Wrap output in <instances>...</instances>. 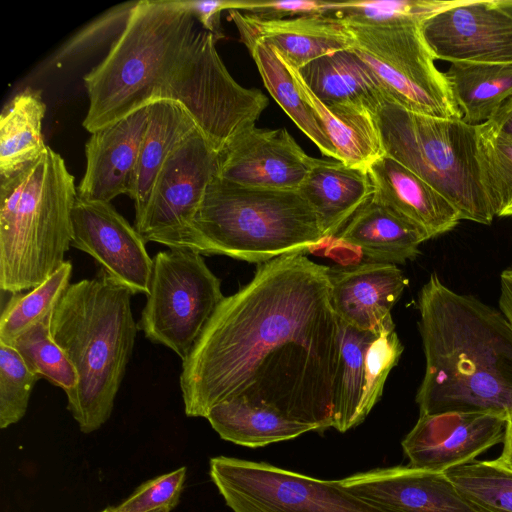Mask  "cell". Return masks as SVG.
<instances>
[{
	"label": "cell",
	"mask_w": 512,
	"mask_h": 512,
	"mask_svg": "<svg viewBox=\"0 0 512 512\" xmlns=\"http://www.w3.org/2000/svg\"><path fill=\"white\" fill-rule=\"evenodd\" d=\"M205 418L223 440L250 448L264 447L316 431L311 425L242 399L217 404Z\"/></svg>",
	"instance_id": "4316f807"
},
{
	"label": "cell",
	"mask_w": 512,
	"mask_h": 512,
	"mask_svg": "<svg viewBox=\"0 0 512 512\" xmlns=\"http://www.w3.org/2000/svg\"><path fill=\"white\" fill-rule=\"evenodd\" d=\"M170 511L171 510L164 508V509H159V510H155V511H152V512H170Z\"/></svg>",
	"instance_id": "7dc6e473"
},
{
	"label": "cell",
	"mask_w": 512,
	"mask_h": 512,
	"mask_svg": "<svg viewBox=\"0 0 512 512\" xmlns=\"http://www.w3.org/2000/svg\"><path fill=\"white\" fill-rule=\"evenodd\" d=\"M186 471L183 466L149 479L119 505L108 507L110 512H152L164 508L172 510L183 491Z\"/></svg>",
	"instance_id": "ab89813d"
},
{
	"label": "cell",
	"mask_w": 512,
	"mask_h": 512,
	"mask_svg": "<svg viewBox=\"0 0 512 512\" xmlns=\"http://www.w3.org/2000/svg\"><path fill=\"white\" fill-rule=\"evenodd\" d=\"M436 59L512 63V15L495 0L458 2L421 24Z\"/></svg>",
	"instance_id": "5bb4252c"
},
{
	"label": "cell",
	"mask_w": 512,
	"mask_h": 512,
	"mask_svg": "<svg viewBox=\"0 0 512 512\" xmlns=\"http://www.w3.org/2000/svg\"><path fill=\"white\" fill-rule=\"evenodd\" d=\"M372 199L421 229L429 239L454 229L461 220L454 206L407 167L384 154L369 167Z\"/></svg>",
	"instance_id": "44dd1931"
},
{
	"label": "cell",
	"mask_w": 512,
	"mask_h": 512,
	"mask_svg": "<svg viewBox=\"0 0 512 512\" xmlns=\"http://www.w3.org/2000/svg\"><path fill=\"white\" fill-rule=\"evenodd\" d=\"M506 423L502 416L477 412L419 415L401 444L408 466L446 472L502 442Z\"/></svg>",
	"instance_id": "9a60e30c"
},
{
	"label": "cell",
	"mask_w": 512,
	"mask_h": 512,
	"mask_svg": "<svg viewBox=\"0 0 512 512\" xmlns=\"http://www.w3.org/2000/svg\"><path fill=\"white\" fill-rule=\"evenodd\" d=\"M489 122L500 133L512 137V96L498 109Z\"/></svg>",
	"instance_id": "ee69618b"
},
{
	"label": "cell",
	"mask_w": 512,
	"mask_h": 512,
	"mask_svg": "<svg viewBox=\"0 0 512 512\" xmlns=\"http://www.w3.org/2000/svg\"><path fill=\"white\" fill-rule=\"evenodd\" d=\"M346 25L353 39L350 50L372 71L390 101L414 113L462 119L421 25Z\"/></svg>",
	"instance_id": "30bf717a"
},
{
	"label": "cell",
	"mask_w": 512,
	"mask_h": 512,
	"mask_svg": "<svg viewBox=\"0 0 512 512\" xmlns=\"http://www.w3.org/2000/svg\"><path fill=\"white\" fill-rule=\"evenodd\" d=\"M46 105L41 92L27 88L4 107L0 118V179L37 160L47 149L42 135Z\"/></svg>",
	"instance_id": "f1b7e54d"
},
{
	"label": "cell",
	"mask_w": 512,
	"mask_h": 512,
	"mask_svg": "<svg viewBox=\"0 0 512 512\" xmlns=\"http://www.w3.org/2000/svg\"><path fill=\"white\" fill-rule=\"evenodd\" d=\"M195 22L179 0H138L106 57L83 78V127L93 133L159 101Z\"/></svg>",
	"instance_id": "5b68a950"
},
{
	"label": "cell",
	"mask_w": 512,
	"mask_h": 512,
	"mask_svg": "<svg viewBox=\"0 0 512 512\" xmlns=\"http://www.w3.org/2000/svg\"><path fill=\"white\" fill-rule=\"evenodd\" d=\"M219 166L220 152L198 127L178 143L158 174L142 217L134 222L146 242L188 248L194 218Z\"/></svg>",
	"instance_id": "7c38bea8"
},
{
	"label": "cell",
	"mask_w": 512,
	"mask_h": 512,
	"mask_svg": "<svg viewBox=\"0 0 512 512\" xmlns=\"http://www.w3.org/2000/svg\"><path fill=\"white\" fill-rule=\"evenodd\" d=\"M288 68L301 95L313 109L334 146L338 161L348 166L368 169L384 155L374 113L352 104L323 103L309 89L298 70Z\"/></svg>",
	"instance_id": "cb8c5ba5"
},
{
	"label": "cell",
	"mask_w": 512,
	"mask_h": 512,
	"mask_svg": "<svg viewBox=\"0 0 512 512\" xmlns=\"http://www.w3.org/2000/svg\"><path fill=\"white\" fill-rule=\"evenodd\" d=\"M418 310L425 356L419 415L477 412L512 420V327L500 309L432 273Z\"/></svg>",
	"instance_id": "7a4b0ae2"
},
{
	"label": "cell",
	"mask_w": 512,
	"mask_h": 512,
	"mask_svg": "<svg viewBox=\"0 0 512 512\" xmlns=\"http://www.w3.org/2000/svg\"><path fill=\"white\" fill-rule=\"evenodd\" d=\"M34 373L17 350L0 343V427L18 423L26 414L35 383Z\"/></svg>",
	"instance_id": "8d00e7d4"
},
{
	"label": "cell",
	"mask_w": 512,
	"mask_h": 512,
	"mask_svg": "<svg viewBox=\"0 0 512 512\" xmlns=\"http://www.w3.org/2000/svg\"><path fill=\"white\" fill-rule=\"evenodd\" d=\"M502 443V452L494 462L505 469L512 471V420L510 419L507 420Z\"/></svg>",
	"instance_id": "f6af8a7d"
},
{
	"label": "cell",
	"mask_w": 512,
	"mask_h": 512,
	"mask_svg": "<svg viewBox=\"0 0 512 512\" xmlns=\"http://www.w3.org/2000/svg\"><path fill=\"white\" fill-rule=\"evenodd\" d=\"M314 160L285 128L253 126L220 151L218 177L248 187L298 190Z\"/></svg>",
	"instance_id": "2e32d148"
},
{
	"label": "cell",
	"mask_w": 512,
	"mask_h": 512,
	"mask_svg": "<svg viewBox=\"0 0 512 512\" xmlns=\"http://www.w3.org/2000/svg\"><path fill=\"white\" fill-rule=\"evenodd\" d=\"M224 297L220 279L201 253L189 248L158 252L138 329L184 361Z\"/></svg>",
	"instance_id": "9c48e42d"
},
{
	"label": "cell",
	"mask_w": 512,
	"mask_h": 512,
	"mask_svg": "<svg viewBox=\"0 0 512 512\" xmlns=\"http://www.w3.org/2000/svg\"><path fill=\"white\" fill-rule=\"evenodd\" d=\"M298 191L318 215L326 241L372 198L374 186L368 169L315 158Z\"/></svg>",
	"instance_id": "603a6c76"
},
{
	"label": "cell",
	"mask_w": 512,
	"mask_h": 512,
	"mask_svg": "<svg viewBox=\"0 0 512 512\" xmlns=\"http://www.w3.org/2000/svg\"><path fill=\"white\" fill-rule=\"evenodd\" d=\"M240 40L258 39L273 47L283 61L299 70L322 56L351 49L353 39L345 22L334 15H303L261 19L231 10Z\"/></svg>",
	"instance_id": "d6986e66"
},
{
	"label": "cell",
	"mask_w": 512,
	"mask_h": 512,
	"mask_svg": "<svg viewBox=\"0 0 512 512\" xmlns=\"http://www.w3.org/2000/svg\"><path fill=\"white\" fill-rule=\"evenodd\" d=\"M444 75L461 120L469 125L492 119L512 96V63L455 61Z\"/></svg>",
	"instance_id": "83f0119b"
},
{
	"label": "cell",
	"mask_w": 512,
	"mask_h": 512,
	"mask_svg": "<svg viewBox=\"0 0 512 512\" xmlns=\"http://www.w3.org/2000/svg\"><path fill=\"white\" fill-rule=\"evenodd\" d=\"M72 264L65 261L38 286L12 294L0 317V343L11 345L38 322L49 317L70 285Z\"/></svg>",
	"instance_id": "1f68e13d"
},
{
	"label": "cell",
	"mask_w": 512,
	"mask_h": 512,
	"mask_svg": "<svg viewBox=\"0 0 512 512\" xmlns=\"http://www.w3.org/2000/svg\"><path fill=\"white\" fill-rule=\"evenodd\" d=\"M338 3L321 0H236L235 10L261 19H285L288 16L332 15Z\"/></svg>",
	"instance_id": "60d3db41"
},
{
	"label": "cell",
	"mask_w": 512,
	"mask_h": 512,
	"mask_svg": "<svg viewBox=\"0 0 512 512\" xmlns=\"http://www.w3.org/2000/svg\"><path fill=\"white\" fill-rule=\"evenodd\" d=\"M341 364L335 399L333 428L344 433L358 426V411L365 383V359L372 341L378 336L355 329L341 321Z\"/></svg>",
	"instance_id": "4dcf8cb0"
},
{
	"label": "cell",
	"mask_w": 512,
	"mask_h": 512,
	"mask_svg": "<svg viewBox=\"0 0 512 512\" xmlns=\"http://www.w3.org/2000/svg\"><path fill=\"white\" fill-rule=\"evenodd\" d=\"M495 2L501 9L512 15V0H495Z\"/></svg>",
	"instance_id": "bcb514c9"
},
{
	"label": "cell",
	"mask_w": 512,
	"mask_h": 512,
	"mask_svg": "<svg viewBox=\"0 0 512 512\" xmlns=\"http://www.w3.org/2000/svg\"><path fill=\"white\" fill-rule=\"evenodd\" d=\"M76 198L74 176L49 146L37 160L0 179L2 291H28L65 262Z\"/></svg>",
	"instance_id": "277c9868"
},
{
	"label": "cell",
	"mask_w": 512,
	"mask_h": 512,
	"mask_svg": "<svg viewBox=\"0 0 512 512\" xmlns=\"http://www.w3.org/2000/svg\"><path fill=\"white\" fill-rule=\"evenodd\" d=\"M404 348L395 328L383 330L370 344L365 359V383L358 411L361 424L380 399L386 379Z\"/></svg>",
	"instance_id": "74e56055"
},
{
	"label": "cell",
	"mask_w": 512,
	"mask_h": 512,
	"mask_svg": "<svg viewBox=\"0 0 512 512\" xmlns=\"http://www.w3.org/2000/svg\"><path fill=\"white\" fill-rule=\"evenodd\" d=\"M458 490L485 512H512V471L474 460L444 472Z\"/></svg>",
	"instance_id": "e575fe53"
},
{
	"label": "cell",
	"mask_w": 512,
	"mask_h": 512,
	"mask_svg": "<svg viewBox=\"0 0 512 512\" xmlns=\"http://www.w3.org/2000/svg\"><path fill=\"white\" fill-rule=\"evenodd\" d=\"M148 115L149 106L91 133L85 144V172L77 187L79 198L111 203L128 195Z\"/></svg>",
	"instance_id": "ffe728a7"
},
{
	"label": "cell",
	"mask_w": 512,
	"mask_h": 512,
	"mask_svg": "<svg viewBox=\"0 0 512 512\" xmlns=\"http://www.w3.org/2000/svg\"><path fill=\"white\" fill-rule=\"evenodd\" d=\"M132 292L103 270L67 288L50 316V331L76 369L67 409L81 432L110 418L137 336Z\"/></svg>",
	"instance_id": "3957f363"
},
{
	"label": "cell",
	"mask_w": 512,
	"mask_h": 512,
	"mask_svg": "<svg viewBox=\"0 0 512 512\" xmlns=\"http://www.w3.org/2000/svg\"><path fill=\"white\" fill-rule=\"evenodd\" d=\"M298 72L316 97L328 105L352 104L375 114L389 100L372 71L350 49L315 59Z\"/></svg>",
	"instance_id": "484cf974"
},
{
	"label": "cell",
	"mask_w": 512,
	"mask_h": 512,
	"mask_svg": "<svg viewBox=\"0 0 512 512\" xmlns=\"http://www.w3.org/2000/svg\"><path fill=\"white\" fill-rule=\"evenodd\" d=\"M209 475L233 512H386L344 487L266 462L216 456Z\"/></svg>",
	"instance_id": "8fae6325"
},
{
	"label": "cell",
	"mask_w": 512,
	"mask_h": 512,
	"mask_svg": "<svg viewBox=\"0 0 512 512\" xmlns=\"http://www.w3.org/2000/svg\"><path fill=\"white\" fill-rule=\"evenodd\" d=\"M340 482L386 512H485L444 472L393 466L356 473Z\"/></svg>",
	"instance_id": "e0dca14e"
},
{
	"label": "cell",
	"mask_w": 512,
	"mask_h": 512,
	"mask_svg": "<svg viewBox=\"0 0 512 512\" xmlns=\"http://www.w3.org/2000/svg\"><path fill=\"white\" fill-rule=\"evenodd\" d=\"M499 309L512 327V267L500 275Z\"/></svg>",
	"instance_id": "7bdbcfd3"
},
{
	"label": "cell",
	"mask_w": 512,
	"mask_h": 512,
	"mask_svg": "<svg viewBox=\"0 0 512 512\" xmlns=\"http://www.w3.org/2000/svg\"><path fill=\"white\" fill-rule=\"evenodd\" d=\"M137 3L138 0L118 4L93 19L56 51L51 63L61 64L88 53L112 37L118 38Z\"/></svg>",
	"instance_id": "f35d334b"
},
{
	"label": "cell",
	"mask_w": 512,
	"mask_h": 512,
	"mask_svg": "<svg viewBox=\"0 0 512 512\" xmlns=\"http://www.w3.org/2000/svg\"><path fill=\"white\" fill-rule=\"evenodd\" d=\"M331 239L357 250L367 262L404 264L414 260L428 236L372 198Z\"/></svg>",
	"instance_id": "7402d4cb"
},
{
	"label": "cell",
	"mask_w": 512,
	"mask_h": 512,
	"mask_svg": "<svg viewBox=\"0 0 512 512\" xmlns=\"http://www.w3.org/2000/svg\"><path fill=\"white\" fill-rule=\"evenodd\" d=\"M179 3L201 23L204 30L218 39L224 37L220 31L221 12L236 8V0H179Z\"/></svg>",
	"instance_id": "b9f144b4"
},
{
	"label": "cell",
	"mask_w": 512,
	"mask_h": 512,
	"mask_svg": "<svg viewBox=\"0 0 512 512\" xmlns=\"http://www.w3.org/2000/svg\"><path fill=\"white\" fill-rule=\"evenodd\" d=\"M99 512H110V511H109V508L107 507V508H105L104 510H101V511H99Z\"/></svg>",
	"instance_id": "c3c4849f"
},
{
	"label": "cell",
	"mask_w": 512,
	"mask_h": 512,
	"mask_svg": "<svg viewBox=\"0 0 512 512\" xmlns=\"http://www.w3.org/2000/svg\"><path fill=\"white\" fill-rule=\"evenodd\" d=\"M458 0H361L339 2L332 14L346 24L374 27L421 25Z\"/></svg>",
	"instance_id": "836d02e7"
},
{
	"label": "cell",
	"mask_w": 512,
	"mask_h": 512,
	"mask_svg": "<svg viewBox=\"0 0 512 512\" xmlns=\"http://www.w3.org/2000/svg\"><path fill=\"white\" fill-rule=\"evenodd\" d=\"M217 40L206 30L196 31L160 100L180 104L220 152L233 137L255 126L268 98L259 89L244 88L233 79L216 50Z\"/></svg>",
	"instance_id": "ba28073f"
},
{
	"label": "cell",
	"mask_w": 512,
	"mask_h": 512,
	"mask_svg": "<svg viewBox=\"0 0 512 512\" xmlns=\"http://www.w3.org/2000/svg\"><path fill=\"white\" fill-rule=\"evenodd\" d=\"M196 127L192 117L176 102L160 100L149 105L147 126L128 193L134 202V222L142 217L167 158Z\"/></svg>",
	"instance_id": "d4e9b609"
},
{
	"label": "cell",
	"mask_w": 512,
	"mask_h": 512,
	"mask_svg": "<svg viewBox=\"0 0 512 512\" xmlns=\"http://www.w3.org/2000/svg\"><path fill=\"white\" fill-rule=\"evenodd\" d=\"M340 364L329 268L286 254L217 307L182 361L184 411L205 418L242 399L323 431L333 427Z\"/></svg>",
	"instance_id": "6da1fadb"
},
{
	"label": "cell",
	"mask_w": 512,
	"mask_h": 512,
	"mask_svg": "<svg viewBox=\"0 0 512 512\" xmlns=\"http://www.w3.org/2000/svg\"><path fill=\"white\" fill-rule=\"evenodd\" d=\"M248 48L263 83L274 100L298 128L312 140L325 156L338 160L320 120L296 86L290 69L278 52L258 39L240 40Z\"/></svg>",
	"instance_id": "f546056e"
},
{
	"label": "cell",
	"mask_w": 512,
	"mask_h": 512,
	"mask_svg": "<svg viewBox=\"0 0 512 512\" xmlns=\"http://www.w3.org/2000/svg\"><path fill=\"white\" fill-rule=\"evenodd\" d=\"M481 180L495 216H512V137L489 122L476 125Z\"/></svg>",
	"instance_id": "d6a6232c"
},
{
	"label": "cell",
	"mask_w": 512,
	"mask_h": 512,
	"mask_svg": "<svg viewBox=\"0 0 512 512\" xmlns=\"http://www.w3.org/2000/svg\"><path fill=\"white\" fill-rule=\"evenodd\" d=\"M71 245L92 256L102 270L132 294L149 293L153 258L146 241L110 202L77 196Z\"/></svg>",
	"instance_id": "4fadbf2b"
},
{
	"label": "cell",
	"mask_w": 512,
	"mask_h": 512,
	"mask_svg": "<svg viewBox=\"0 0 512 512\" xmlns=\"http://www.w3.org/2000/svg\"><path fill=\"white\" fill-rule=\"evenodd\" d=\"M330 297L339 321L379 335L395 328L391 310L408 279L394 264L364 262L346 268H329Z\"/></svg>",
	"instance_id": "ac0fdd59"
},
{
	"label": "cell",
	"mask_w": 512,
	"mask_h": 512,
	"mask_svg": "<svg viewBox=\"0 0 512 512\" xmlns=\"http://www.w3.org/2000/svg\"><path fill=\"white\" fill-rule=\"evenodd\" d=\"M50 316L32 326L10 346L17 350L28 367L40 378L67 393L77 386L78 375L51 335Z\"/></svg>",
	"instance_id": "d590c367"
},
{
	"label": "cell",
	"mask_w": 512,
	"mask_h": 512,
	"mask_svg": "<svg viewBox=\"0 0 512 512\" xmlns=\"http://www.w3.org/2000/svg\"><path fill=\"white\" fill-rule=\"evenodd\" d=\"M320 219L298 190L242 186L216 176L194 218L188 248L263 264L325 241Z\"/></svg>",
	"instance_id": "8992f818"
},
{
	"label": "cell",
	"mask_w": 512,
	"mask_h": 512,
	"mask_svg": "<svg viewBox=\"0 0 512 512\" xmlns=\"http://www.w3.org/2000/svg\"><path fill=\"white\" fill-rule=\"evenodd\" d=\"M375 118L384 154L443 195L461 220L492 223L478 162L476 126L411 112L386 100Z\"/></svg>",
	"instance_id": "52a82bcc"
}]
</instances>
